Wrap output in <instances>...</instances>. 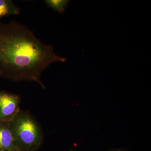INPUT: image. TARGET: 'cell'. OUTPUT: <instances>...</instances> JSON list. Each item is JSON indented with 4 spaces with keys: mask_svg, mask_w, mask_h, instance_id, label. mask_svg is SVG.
<instances>
[{
    "mask_svg": "<svg viewBox=\"0 0 151 151\" xmlns=\"http://www.w3.org/2000/svg\"><path fill=\"white\" fill-rule=\"evenodd\" d=\"M0 149L8 151H20L12 134L11 122L0 121Z\"/></svg>",
    "mask_w": 151,
    "mask_h": 151,
    "instance_id": "4",
    "label": "cell"
},
{
    "mask_svg": "<svg viewBox=\"0 0 151 151\" xmlns=\"http://www.w3.org/2000/svg\"><path fill=\"white\" fill-rule=\"evenodd\" d=\"M66 60L25 26L14 21L0 24V77L35 81L45 89L41 73L52 63Z\"/></svg>",
    "mask_w": 151,
    "mask_h": 151,
    "instance_id": "1",
    "label": "cell"
},
{
    "mask_svg": "<svg viewBox=\"0 0 151 151\" xmlns=\"http://www.w3.org/2000/svg\"><path fill=\"white\" fill-rule=\"evenodd\" d=\"M20 9L12 0H0V21L4 17L18 15Z\"/></svg>",
    "mask_w": 151,
    "mask_h": 151,
    "instance_id": "5",
    "label": "cell"
},
{
    "mask_svg": "<svg viewBox=\"0 0 151 151\" xmlns=\"http://www.w3.org/2000/svg\"><path fill=\"white\" fill-rule=\"evenodd\" d=\"M14 140L20 151H37L40 148L43 136L40 127L29 113L21 111L11 122Z\"/></svg>",
    "mask_w": 151,
    "mask_h": 151,
    "instance_id": "2",
    "label": "cell"
},
{
    "mask_svg": "<svg viewBox=\"0 0 151 151\" xmlns=\"http://www.w3.org/2000/svg\"><path fill=\"white\" fill-rule=\"evenodd\" d=\"M0 151H8L5 150H2V149H0Z\"/></svg>",
    "mask_w": 151,
    "mask_h": 151,
    "instance_id": "8",
    "label": "cell"
},
{
    "mask_svg": "<svg viewBox=\"0 0 151 151\" xmlns=\"http://www.w3.org/2000/svg\"><path fill=\"white\" fill-rule=\"evenodd\" d=\"M20 99L18 95L0 92V121L12 122L20 112Z\"/></svg>",
    "mask_w": 151,
    "mask_h": 151,
    "instance_id": "3",
    "label": "cell"
},
{
    "mask_svg": "<svg viewBox=\"0 0 151 151\" xmlns=\"http://www.w3.org/2000/svg\"><path fill=\"white\" fill-rule=\"evenodd\" d=\"M70 151H75L73 150H70Z\"/></svg>",
    "mask_w": 151,
    "mask_h": 151,
    "instance_id": "9",
    "label": "cell"
},
{
    "mask_svg": "<svg viewBox=\"0 0 151 151\" xmlns=\"http://www.w3.org/2000/svg\"><path fill=\"white\" fill-rule=\"evenodd\" d=\"M108 151H126L123 149H113Z\"/></svg>",
    "mask_w": 151,
    "mask_h": 151,
    "instance_id": "7",
    "label": "cell"
},
{
    "mask_svg": "<svg viewBox=\"0 0 151 151\" xmlns=\"http://www.w3.org/2000/svg\"><path fill=\"white\" fill-rule=\"evenodd\" d=\"M70 1L68 0H45L47 5L60 13H63L67 8Z\"/></svg>",
    "mask_w": 151,
    "mask_h": 151,
    "instance_id": "6",
    "label": "cell"
}]
</instances>
